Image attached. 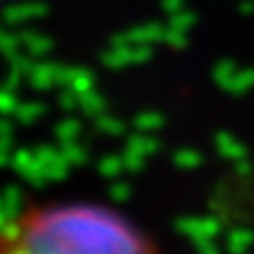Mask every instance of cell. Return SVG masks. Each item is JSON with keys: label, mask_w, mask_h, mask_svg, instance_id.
Segmentation results:
<instances>
[{"label": "cell", "mask_w": 254, "mask_h": 254, "mask_svg": "<svg viewBox=\"0 0 254 254\" xmlns=\"http://www.w3.org/2000/svg\"><path fill=\"white\" fill-rule=\"evenodd\" d=\"M0 254H153V247L106 207L50 205L7 219Z\"/></svg>", "instance_id": "1"}, {"label": "cell", "mask_w": 254, "mask_h": 254, "mask_svg": "<svg viewBox=\"0 0 254 254\" xmlns=\"http://www.w3.org/2000/svg\"><path fill=\"white\" fill-rule=\"evenodd\" d=\"M136 125L139 127H158V125H163V118H160V116H153V113L139 116V118H136Z\"/></svg>", "instance_id": "2"}, {"label": "cell", "mask_w": 254, "mask_h": 254, "mask_svg": "<svg viewBox=\"0 0 254 254\" xmlns=\"http://www.w3.org/2000/svg\"><path fill=\"white\" fill-rule=\"evenodd\" d=\"M123 167V160H116V158H106L104 163H101V172L106 174H116Z\"/></svg>", "instance_id": "3"}, {"label": "cell", "mask_w": 254, "mask_h": 254, "mask_svg": "<svg viewBox=\"0 0 254 254\" xmlns=\"http://www.w3.org/2000/svg\"><path fill=\"white\" fill-rule=\"evenodd\" d=\"M177 165H195V155L193 153H177Z\"/></svg>", "instance_id": "4"}, {"label": "cell", "mask_w": 254, "mask_h": 254, "mask_svg": "<svg viewBox=\"0 0 254 254\" xmlns=\"http://www.w3.org/2000/svg\"><path fill=\"white\" fill-rule=\"evenodd\" d=\"M127 193H129V189H127L125 184H123V186H116V189H113V195H116L118 200H127Z\"/></svg>", "instance_id": "5"}, {"label": "cell", "mask_w": 254, "mask_h": 254, "mask_svg": "<svg viewBox=\"0 0 254 254\" xmlns=\"http://www.w3.org/2000/svg\"><path fill=\"white\" fill-rule=\"evenodd\" d=\"M85 99L90 101V106H87L90 113H97V111H99V99H97V97H85Z\"/></svg>", "instance_id": "6"}, {"label": "cell", "mask_w": 254, "mask_h": 254, "mask_svg": "<svg viewBox=\"0 0 254 254\" xmlns=\"http://www.w3.org/2000/svg\"><path fill=\"white\" fill-rule=\"evenodd\" d=\"M12 106H14V104H12V99H7L5 94H0V111H9Z\"/></svg>", "instance_id": "7"}, {"label": "cell", "mask_w": 254, "mask_h": 254, "mask_svg": "<svg viewBox=\"0 0 254 254\" xmlns=\"http://www.w3.org/2000/svg\"><path fill=\"white\" fill-rule=\"evenodd\" d=\"M5 221H7V217H5V207H2V205H0V226H2V224H5Z\"/></svg>", "instance_id": "8"}]
</instances>
